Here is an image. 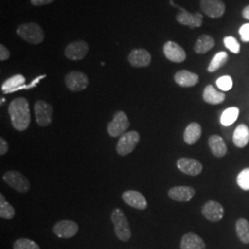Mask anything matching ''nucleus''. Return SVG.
I'll return each instance as SVG.
<instances>
[{"label": "nucleus", "mask_w": 249, "mask_h": 249, "mask_svg": "<svg viewBox=\"0 0 249 249\" xmlns=\"http://www.w3.org/2000/svg\"><path fill=\"white\" fill-rule=\"evenodd\" d=\"M9 114L13 127L18 131H24L31 123L29 102L23 97L14 99L9 107Z\"/></svg>", "instance_id": "nucleus-1"}, {"label": "nucleus", "mask_w": 249, "mask_h": 249, "mask_svg": "<svg viewBox=\"0 0 249 249\" xmlns=\"http://www.w3.org/2000/svg\"><path fill=\"white\" fill-rule=\"evenodd\" d=\"M16 32L21 39L32 45H39L45 40L43 28L36 22L23 23L17 28Z\"/></svg>", "instance_id": "nucleus-2"}, {"label": "nucleus", "mask_w": 249, "mask_h": 249, "mask_svg": "<svg viewBox=\"0 0 249 249\" xmlns=\"http://www.w3.org/2000/svg\"><path fill=\"white\" fill-rule=\"evenodd\" d=\"M111 220L115 225V232L119 240H129L131 237V231L128 220L124 212L118 208L115 209L111 214Z\"/></svg>", "instance_id": "nucleus-3"}, {"label": "nucleus", "mask_w": 249, "mask_h": 249, "mask_svg": "<svg viewBox=\"0 0 249 249\" xmlns=\"http://www.w3.org/2000/svg\"><path fill=\"white\" fill-rule=\"evenodd\" d=\"M170 4L173 7L178 8L180 12L177 15V20L178 23L188 26L191 29L200 27L203 23V15L200 12H196V13H190L189 11H187V9L180 7L177 5L176 3L173 2V0H170Z\"/></svg>", "instance_id": "nucleus-4"}, {"label": "nucleus", "mask_w": 249, "mask_h": 249, "mask_svg": "<svg viewBox=\"0 0 249 249\" xmlns=\"http://www.w3.org/2000/svg\"><path fill=\"white\" fill-rule=\"evenodd\" d=\"M3 180L9 187H12L19 193H26L31 187V184L28 178L24 177L22 174L18 173V171H8L7 173L4 174Z\"/></svg>", "instance_id": "nucleus-5"}, {"label": "nucleus", "mask_w": 249, "mask_h": 249, "mask_svg": "<svg viewBox=\"0 0 249 249\" xmlns=\"http://www.w3.org/2000/svg\"><path fill=\"white\" fill-rule=\"evenodd\" d=\"M129 125L130 122L126 114L123 111H118L114 116L113 120L107 125V131L111 137L116 138L125 133Z\"/></svg>", "instance_id": "nucleus-6"}, {"label": "nucleus", "mask_w": 249, "mask_h": 249, "mask_svg": "<svg viewBox=\"0 0 249 249\" xmlns=\"http://www.w3.org/2000/svg\"><path fill=\"white\" fill-rule=\"evenodd\" d=\"M140 142V134L137 131H129L120 136L116 145V151L119 155L125 156L131 153Z\"/></svg>", "instance_id": "nucleus-7"}, {"label": "nucleus", "mask_w": 249, "mask_h": 249, "mask_svg": "<svg viewBox=\"0 0 249 249\" xmlns=\"http://www.w3.org/2000/svg\"><path fill=\"white\" fill-rule=\"evenodd\" d=\"M67 88L71 91H81L89 85V79L86 74L80 71H71L65 77Z\"/></svg>", "instance_id": "nucleus-8"}, {"label": "nucleus", "mask_w": 249, "mask_h": 249, "mask_svg": "<svg viewBox=\"0 0 249 249\" xmlns=\"http://www.w3.org/2000/svg\"><path fill=\"white\" fill-rule=\"evenodd\" d=\"M36 122L40 126H48L52 123L53 107L45 101H38L35 105Z\"/></svg>", "instance_id": "nucleus-9"}, {"label": "nucleus", "mask_w": 249, "mask_h": 249, "mask_svg": "<svg viewBox=\"0 0 249 249\" xmlns=\"http://www.w3.org/2000/svg\"><path fill=\"white\" fill-rule=\"evenodd\" d=\"M89 52V45L85 41H75L69 44L65 49V55L68 59L79 61L83 59Z\"/></svg>", "instance_id": "nucleus-10"}, {"label": "nucleus", "mask_w": 249, "mask_h": 249, "mask_svg": "<svg viewBox=\"0 0 249 249\" xmlns=\"http://www.w3.org/2000/svg\"><path fill=\"white\" fill-rule=\"evenodd\" d=\"M200 9L208 17L221 18L225 12V4L222 0H200Z\"/></svg>", "instance_id": "nucleus-11"}, {"label": "nucleus", "mask_w": 249, "mask_h": 249, "mask_svg": "<svg viewBox=\"0 0 249 249\" xmlns=\"http://www.w3.org/2000/svg\"><path fill=\"white\" fill-rule=\"evenodd\" d=\"M53 231L59 238H71L78 233L79 225L73 221L63 220L53 225Z\"/></svg>", "instance_id": "nucleus-12"}, {"label": "nucleus", "mask_w": 249, "mask_h": 249, "mask_svg": "<svg viewBox=\"0 0 249 249\" xmlns=\"http://www.w3.org/2000/svg\"><path fill=\"white\" fill-rule=\"evenodd\" d=\"M163 53L165 57L174 63L184 62L187 58L185 50L176 42H166L163 45Z\"/></svg>", "instance_id": "nucleus-13"}, {"label": "nucleus", "mask_w": 249, "mask_h": 249, "mask_svg": "<svg viewBox=\"0 0 249 249\" xmlns=\"http://www.w3.org/2000/svg\"><path fill=\"white\" fill-rule=\"evenodd\" d=\"M202 214L210 222H219L223 219L224 214L223 205L215 200H209L202 208Z\"/></svg>", "instance_id": "nucleus-14"}, {"label": "nucleus", "mask_w": 249, "mask_h": 249, "mask_svg": "<svg viewBox=\"0 0 249 249\" xmlns=\"http://www.w3.org/2000/svg\"><path fill=\"white\" fill-rule=\"evenodd\" d=\"M177 165L182 173L192 177L199 175L203 170L200 161L192 158H180L177 162Z\"/></svg>", "instance_id": "nucleus-15"}, {"label": "nucleus", "mask_w": 249, "mask_h": 249, "mask_svg": "<svg viewBox=\"0 0 249 249\" xmlns=\"http://www.w3.org/2000/svg\"><path fill=\"white\" fill-rule=\"evenodd\" d=\"M128 62L134 68H146L151 62V53L146 49H134L128 55Z\"/></svg>", "instance_id": "nucleus-16"}, {"label": "nucleus", "mask_w": 249, "mask_h": 249, "mask_svg": "<svg viewBox=\"0 0 249 249\" xmlns=\"http://www.w3.org/2000/svg\"><path fill=\"white\" fill-rule=\"evenodd\" d=\"M122 198L124 202L127 205H129L130 207L135 208L137 210H146L147 209V200L145 198V196L139 191L136 190H127L124 191L122 194Z\"/></svg>", "instance_id": "nucleus-17"}, {"label": "nucleus", "mask_w": 249, "mask_h": 249, "mask_svg": "<svg viewBox=\"0 0 249 249\" xmlns=\"http://www.w3.org/2000/svg\"><path fill=\"white\" fill-rule=\"evenodd\" d=\"M195 189L193 187L180 186V187H172L168 191L170 198L180 202H187L192 199L195 196Z\"/></svg>", "instance_id": "nucleus-18"}, {"label": "nucleus", "mask_w": 249, "mask_h": 249, "mask_svg": "<svg viewBox=\"0 0 249 249\" xmlns=\"http://www.w3.org/2000/svg\"><path fill=\"white\" fill-rule=\"evenodd\" d=\"M175 81L181 87H193L198 83V75L188 71H179L175 74Z\"/></svg>", "instance_id": "nucleus-19"}, {"label": "nucleus", "mask_w": 249, "mask_h": 249, "mask_svg": "<svg viewBox=\"0 0 249 249\" xmlns=\"http://www.w3.org/2000/svg\"><path fill=\"white\" fill-rule=\"evenodd\" d=\"M181 249H206V245L202 238L193 232H188L182 237Z\"/></svg>", "instance_id": "nucleus-20"}, {"label": "nucleus", "mask_w": 249, "mask_h": 249, "mask_svg": "<svg viewBox=\"0 0 249 249\" xmlns=\"http://www.w3.org/2000/svg\"><path fill=\"white\" fill-rule=\"evenodd\" d=\"M232 142L237 148H244L249 142V127L245 124L236 126L232 134Z\"/></svg>", "instance_id": "nucleus-21"}, {"label": "nucleus", "mask_w": 249, "mask_h": 249, "mask_svg": "<svg viewBox=\"0 0 249 249\" xmlns=\"http://www.w3.org/2000/svg\"><path fill=\"white\" fill-rule=\"evenodd\" d=\"M209 146L215 157L222 158L227 153V147L223 138L218 135H213L209 138Z\"/></svg>", "instance_id": "nucleus-22"}, {"label": "nucleus", "mask_w": 249, "mask_h": 249, "mask_svg": "<svg viewBox=\"0 0 249 249\" xmlns=\"http://www.w3.org/2000/svg\"><path fill=\"white\" fill-rule=\"evenodd\" d=\"M201 133H202V129L200 124L196 122H193L188 124L186 127L184 132V141L188 145H193L196 142H198V140L201 137Z\"/></svg>", "instance_id": "nucleus-23"}, {"label": "nucleus", "mask_w": 249, "mask_h": 249, "mask_svg": "<svg viewBox=\"0 0 249 249\" xmlns=\"http://www.w3.org/2000/svg\"><path fill=\"white\" fill-rule=\"evenodd\" d=\"M225 98V94L218 91L213 85H208L203 91V100L209 105L215 106L222 104Z\"/></svg>", "instance_id": "nucleus-24"}, {"label": "nucleus", "mask_w": 249, "mask_h": 249, "mask_svg": "<svg viewBox=\"0 0 249 249\" xmlns=\"http://www.w3.org/2000/svg\"><path fill=\"white\" fill-rule=\"evenodd\" d=\"M214 46H215V40L213 37L209 35H203L199 36V38L196 40V44L194 45V51L196 53L203 54L212 50Z\"/></svg>", "instance_id": "nucleus-25"}, {"label": "nucleus", "mask_w": 249, "mask_h": 249, "mask_svg": "<svg viewBox=\"0 0 249 249\" xmlns=\"http://www.w3.org/2000/svg\"><path fill=\"white\" fill-rule=\"evenodd\" d=\"M24 83H25V78L20 74H17L9 78L3 83L2 90L6 93L12 92L23 88L22 86L24 85Z\"/></svg>", "instance_id": "nucleus-26"}, {"label": "nucleus", "mask_w": 249, "mask_h": 249, "mask_svg": "<svg viewBox=\"0 0 249 249\" xmlns=\"http://www.w3.org/2000/svg\"><path fill=\"white\" fill-rule=\"evenodd\" d=\"M228 53L226 52H219L214 55L213 60L210 63L208 67V71L213 73V72L217 71L228 61Z\"/></svg>", "instance_id": "nucleus-27"}, {"label": "nucleus", "mask_w": 249, "mask_h": 249, "mask_svg": "<svg viewBox=\"0 0 249 249\" xmlns=\"http://www.w3.org/2000/svg\"><path fill=\"white\" fill-rule=\"evenodd\" d=\"M235 229L238 238L244 244H249V223L246 219H239L236 224Z\"/></svg>", "instance_id": "nucleus-28"}, {"label": "nucleus", "mask_w": 249, "mask_h": 249, "mask_svg": "<svg viewBox=\"0 0 249 249\" xmlns=\"http://www.w3.org/2000/svg\"><path fill=\"white\" fill-rule=\"evenodd\" d=\"M239 116V109L237 107H230L224 110L221 116V124L229 126L233 124Z\"/></svg>", "instance_id": "nucleus-29"}, {"label": "nucleus", "mask_w": 249, "mask_h": 249, "mask_svg": "<svg viewBox=\"0 0 249 249\" xmlns=\"http://www.w3.org/2000/svg\"><path fill=\"white\" fill-rule=\"evenodd\" d=\"M15 216L14 208L5 199L3 194H0V217L6 220H11Z\"/></svg>", "instance_id": "nucleus-30"}, {"label": "nucleus", "mask_w": 249, "mask_h": 249, "mask_svg": "<svg viewBox=\"0 0 249 249\" xmlns=\"http://www.w3.org/2000/svg\"><path fill=\"white\" fill-rule=\"evenodd\" d=\"M13 249H40V247L35 241L28 238H20L14 243Z\"/></svg>", "instance_id": "nucleus-31"}, {"label": "nucleus", "mask_w": 249, "mask_h": 249, "mask_svg": "<svg viewBox=\"0 0 249 249\" xmlns=\"http://www.w3.org/2000/svg\"><path fill=\"white\" fill-rule=\"evenodd\" d=\"M224 46L229 49L231 53H239L240 52V44L233 36H227L223 39Z\"/></svg>", "instance_id": "nucleus-32"}, {"label": "nucleus", "mask_w": 249, "mask_h": 249, "mask_svg": "<svg viewBox=\"0 0 249 249\" xmlns=\"http://www.w3.org/2000/svg\"><path fill=\"white\" fill-rule=\"evenodd\" d=\"M237 184L244 190H249V167L242 170L237 176Z\"/></svg>", "instance_id": "nucleus-33"}, {"label": "nucleus", "mask_w": 249, "mask_h": 249, "mask_svg": "<svg viewBox=\"0 0 249 249\" xmlns=\"http://www.w3.org/2000/svg\"><path fill=\"white\" fill-rule=\"evenodd\" d=\"M216 84L219 89L223 91H228L232 87V80L230 76H223L217 80Z\"/></svg>", "instance_id": "nucleus-34"}, {"label": "nucleus", "mask_w": 249, "mask_h": 249, "mask_svg": "<svg viewBox=\"0 0 249 249\" xmlns=\"http://www.w3.org/2000/svg\"><path fill=\"white\" fill-rule=\"evenodd\" d=\"M239 35H240L241 40L244 43L249 42V23H246L242 25L239 29Z\"/></svg>", "instance_id": "nucleus-35"}, {"label": "nucleus", "mask_w": 249, "mask_h": 249, "mask_svg": "<svg viewBox=\"0 0 249 249\" xmlns=\"http://www.w3.org/2000/svg\"><path fill=\"white\" fill-rule=\"evenodd\" d=\"M10 57V52L5 45H0V60L5 61Z\"/></svg>", "instance_id": "nucleus-36"}, {"label": "nucleus", "mask_w": 249, "mask_h": 249, "mask_svg": "<svg viewBox=\"0 0 249 249\" xmlns=\"http://www.w3.org/2000/svg\"><path fill=\"white\" fill-rule=\"evenodd\" d=\"M8 151H9V144L3 138H0V155L1 156L5 155Z\"/></svg>", "instance_id": "nucleus-37"}, {"label": "nucleus", "mask_w": 249, "mask_h": 249, "mask_svg": "<svg viewBox=\"0 0 249 249\" xmlns=\"http://www.w3.org/2000/svg\"><path fill=\"white\" fill-rule=\"evenodd\" d=\"M54 0H31V3L36 6V7H40V6H45L53 3Z\"/></svg>", "instance_id": "nucleus-38"}, {"label": "nucleus", "mask_w": 249, "mask_h": 249, "mask_svg": "<svg viewBox=\"0 0 249 249\" xmlns=\"http://www.w3.org/2000/svg\"><path fill=\"white\" fill-rule=\"evenodd\" d=\"M242 15H243V17L246 18V19L249 20V6H246V7L244 8L243 11H242Z\"/></svg>", "instance_id": "nucleus-39"}]
</instances>
